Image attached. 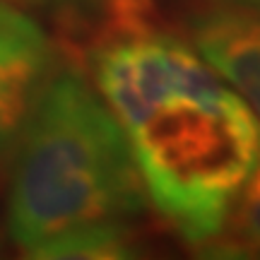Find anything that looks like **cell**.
<instances>
[{"instance_id": "6da1fadb", "label": "cell", "mask_w": 260, "mask_h": 260, "mask_svg": "<svg viewBox=\"0 0 260 260\" xmlns=\"http://www.w3.org/2000/svg\"><path fill=\"white\" fill-rule=\"evenodd\" d=\"M96 15L84 63L147 203L186 246L207 251L260 161L258 116L152 0H104Z\"/></svg>"}, {"instance_id": "7a4b0ae2", "label": "cell", "mask_w": 260, "mask_h": 260, "mask_svg": "<svg viewBox=\"0 0 260 260\" xmlns=\"http://www.w3.org/2000/svg\"><path fill=\"white\" fill-rule=\"evenodd\" d=\"M147 195L125 133L77 63H53L10 149L8 234L27 258H133Z\"/></svg>"}, {"instance_id": "3957f363", "label": "cell", "mask_w": 260, "mask_h": 260, "mask_svg": "<svg viewBox=\"0 0 260 260\" xmlns=\"http://www.w3.org/2000/svg\"><path fill=\"white\" fill-rule=\"evenodd\" d=\"M53 63L44 27L15 0H0V154H10Z\"/></svg>"}, {"instance_id": "277c9868", "label": "cell", "mask_w": 260, "mask_h": 260, "mask_svg": "<svg viewBox=\"0 0 260 260\" xmlns=\"http://www.w3.org/2000/svg\"><path fill=\"white\" fill-rule=\"evenodd\" d=\"M190 41L260 121V15L217 5L190 17Z\"/></svg>"}, {"instance_id": "5b68a950", "label": "cell", "mask_w": 260, "mask_h": 260, "mask_svg": "<svg viewBox=\"0 0 260 260\" xmlns=\"http://www.w3.org/2000/svg\"><path fill=\"white\" fill-rule=\"evenodd\" d=\"M214 255H260V161L246 178L222 236L207 248Z\"/></svg>"}, {"instance_id": "8992f818", "label": "cell", "mask_w": 260, "mask_h": 260, "mask_svg": "<svg viewBox=\"0 0 260 260\" xmlns=\"http://www.w3.org/2000/svg\"><path fill=\"white\" fill-rule=\"evenodd\" d=\"M24 3L51 5V8H63V10H73V12H89V10L102 8L104 0H24Z\"/></svg>"}, {"instance_id": "52a82bcc", "label": "cell", "mask_w": 260, "mask_h": 260, "mask_svg": "<svg viewBox=\"0 0 260 260\" xmlns=\"http://www.w3.org/2000/svg\"><path fill=\"white\" fill-rule=\"evenodd\" d=\"M222 8H234V10H246V12H258L260 15V0H212Z\"/></svg>"}]
</instances>
